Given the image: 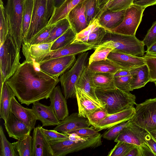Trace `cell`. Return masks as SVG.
Returning a JSON list of instances; mask_svg holds the SVG:
<instances>
[{"label": "cell", "mask_w": 156, "mask_h": 156, "mask_svg": "<svg viewBox=\"0 0 156 156\" xmlns=\"http://www.w3.org/2000/svg\"><path fill=\"white\" fill-rule=\"evenodd\" d=\"M6 82L21 104L29 106L49 98L59 81L42 71L38 64L25 60Z\"/></svg>", "instance_id": "6da1fadb"}, {"label": "cell", "mask_w": 156, "mask_h": 156, "mask_svg": "<svg viewBox=\"0 0 156 156\" xmlns=\"http://www.w3.org/2000/svg\"><path fill=\"white\" fill-rule=\"evenodd\" d=\"M106 31L99 46L112 48H114L113 51L133 56H142L144 55L145 52L144 45L143 41L138 39L135 36Z\"/></svg>", "instance_id": "7a4b0ae2"}, {"label": "cell", "mask_w": 156, "mask_h": 156, "mask_svg": "<svg viewBox=\"0 0 156 156\" xmlns=\"http://www.w3.org/2000/svg\"><path fill=\"white\" fill-rule=\"evenodd\" d=\"M97 96L109 114L116 113L136 105L135 95L118 88H96Z\"/></svg>", "instance_id": "3957f363"}, {"label": "cell", "mask_w": 156, "mask_h": 156, "mask_svg": "<svg viewBox=\"0 0 156 156\" xmlns=\"http://www.w3.org/2000/svg\"><path fill=\"white\" fill-rule=\"evenodd\" d=\"M20 51L8 34L0 45V82L3 84L14 74L20 65Z\"/></svg>", "instance_id": "277c9868"}, {"label": "cell", "mask_w": 156, "mask_h": 156, "mask_svg": "<svg viewBox=\"0 0 156 156\" xmlns=\"http://www.w3.org/2000/svg\"><path fill=\"white\" fill-rule=\"evenodd\" d=\"M24 0H7L5 7L9 25V34L19 51L23 43L22 20Z\"/></svg>", "instance_id": "5b68a950"}, {"label": "cell", "mask_w": 156, "mask_h": 156, "mask_svg": "<svg viewBox=\"0 0 156 156\" xmlns=\"http://www.w3.org/2000/svg\"><path fill=\"white\" fill-rule=\"evenodd\" d=\"M102 135L92 137H82L76 140L49 141L54 156H64L88 148H95L102 144Z\"/></svg>", "instance_id": "8992f818"}, {"label": "cell", "mask_w": 156, "mask_h": 156, "mask_svg": "<svg viewBox=\"0 0 156 156\" xmlns=\"http://www.w3.org/2000/svg\"><path fill=\"white\" fill-rule=\"evenodd\" d=\"M88 52L79 55L71 69L63 73L59 78L64 95L66 99L76 98V85L87 67Z\"/></svg>", "instance_id": "52a82bcc"}, {"label": "cell", "mask_w": 156, "mask_h": 156, "mask_svg": "<svg viewBox=\"0 0 156 156\" xmlns=\"http://www.w3.org/2000/svg\"><path fill=\"white\" fill-rule=\"evenodd\" d=\"M130 120L147 132L156 128V98L136 104L135 115Z\"/></svg>", "instance_id": "ba28073f"}, {"label": "cell", "mask_w": 156, "mask_h": 156, "mask_svg": "<svg viewBox=\"0 0 156 156\" xmlns=\"http://www.w3.org/2000/svg\"><path fill=\"white\" fill-rule=\"evenodd\" d=\"M145 8L133 4L126 9L122 23L116 27L107 30L122 34L135 36Z\"/></svg>", "instance_id": "9c48e42d"}, {"label": "cell", "mask_w": 156, "mask_h": 156, "mask_svg": "<svg viewBox=\"0 0 156 156\" xmlns=\"http://www.w3.org/2000/svg\"><path fill=\"white\" fill-rule=\"evenodd\" d=\"M46 0H34L31 22L23 43H29L34 36L47 26Z\"/></svg>", "instance_id": "30bf717a"}, {"label": "cell", "mask_w": 156, "mask_h": 156, "mask_svg": "<svg viewBox=\"0 0 156 156\" xmlns=\"http://www.w3.org/2000/svg\"><path fill=\"white\" fill-rule=\"evenodd\" d=\"M76 60L75 55H70L46 60L38 64L42 71L51 76L58 78L71 67Z\"/></svg>", "instance_id": "8fae6325"}, {"label": "cell", "mask_w": 156, "mask_h": 156, "mask_svg": "<svg viewBox=\"0 0 156 156\" xmlns=\"http://www.w3.org/2000/svg\"><path fill=\"white\" fill-rule=\"evenodd\" d=\"M93 49H95L94 46L85 43L81 41L73 42L59 49L51 51L33 61L39 64L42 61L52 58L70 55H76Z\"/></svg>", "instance_id": "7c38bea8"}, {"label": "cell", "mask_w": 156, "mask_h": 156, "mask_svg": "<svg viewBox=\"0 0 156 156\" xmlns=\"http://www.w3.org/2000/svg\"><path fill=\"white\" fill-rule=\"evenodd\" d=\"M147 132L130 120L129 124L123 129L114 141L124 142L139 146L146 143L144 137Z\"/></svg>", "instance_id": "4fadbf2b"}, {"label": "cell", "mask_w": 156, "mask_h": 156, "mask_svg": "<svg viewBox=\"0 0 156 156\" xmlns=\"http://www.w3.org/2000/svg\"><path fill=\"white\" fill-rule=\"evenodd\" d=\"M4 125L10 137L17 140L24 139L30 135V129L10 112Z\"/></svg>", "instance_id": "5bb4252c"}, {"label": "cell", "mask_w": 156, "mask_h": 156, "mask_svg": "<svg viewBox=\"0 0 156 156\" xmlns=\"http://www.w3.org/2000/svg\"><path fill=\"white\" fill-rule=\"evenodd\" d=\"M135 113V108L134 107L121 111L109 114L105 119L94 126V129L98 132L130 120Z\"/></svg>", "instance_id": "9a60e30c"}, {"label": "cell", "mask_w": 156, "mask_h": 156, "mask_svg": "<svg viewBox=\"0 0 156 156\" xmlns=\"http://www.w3.org/2000/svg\"><path fill=\"white\" fill-rule=\"evenodd\" d=\"M41 126L35 127L33 133V156H54L49 141L42 132Z\"/></svg>", "instance_id": "2e32d148"}, {"label": "cell", "mask_w": 156, "mask_h": 156, "mask_svg": "<svg viewBox=\"0 0 156 156\" xmlns=\"http://www.w3.org/2000/svg\"><path fill=\"white\" fill-rule=\"evenodd\" d=\"M90 125L87 118L80 116L78 112H74L61 121L53 129L65 134Z\"/></svg>", "instance_id": "e0dca14e"}, {"label": "cell", "mask_w": 156, "mask_h": 156, "mask_svg": "<svg viewBox=\"0 0 156 156\" xmlns=\"http://www.w3.org/2000/svg\"><path fill=\"white\" fill-rule=\"evenodd\" d=\"M32 109L42 127L57 126L60 123L51 105L47 106L38 101L33 104Z\"/></svg>", "instance_id": "ac0fdd59"}, {"label": "cell", "mask_w": 156, "mask_h": 156, "mask_svg": "<svg viewBox=\"0 0 156 156\" xmlns=\"http://www.w3.org/2000/svg\"><path fill=\"white\" fill-rule=\"evenodd\" d=\"M49 98L50 105L58 119L62 121L69 116L66 99L62 93L59 86L54 88Z\"/></svg>", "instance_id": "d6986e66"}, {"label": "cell", "mask_w": 156, "mask_h": 156, "mask_svg": "<svg viewBox=\"0 0 156 156\" xmlns=\"http://www.w3.org/2000/svg\"><path fill=\"white\" fill-rule=\"evenodd\" d=\"M10 111L32 130L35 128L37 117L32 108H25L16 100L15 96L11 100Z\"/></svg>", "instance_id": "ffe728a7"}, {"label": "cell", "mask_w": 156, "mask_h": 156, "mask_svg": "<svg viewBox=\"0 0 156 156\" xmlns=\"http://www.w3.org/2000/svg\"><path fill=\"white\" fill-rule=\"evenodd\" d=\"M67 18L71 27L77 34L88 25L85 14V1L73 8L68 14Z\"/></svg>", "instance_id": "44dd1931"}, {"label": "cell", "mask_w": 156, "mask_h": 156, "mask_svg": "<svg viewBox=\"0 0 156 156\" xmlns=\"http://www.w3.org/2000/svg\"><path fill=\"white\" fill-rule=\"evenodd\" d=\"M76 89L78 113L80 116L87 118L91 113L97 109L105 108L97 103L79 87L76 86Z\"/></svg>", "instance_id": "7402d4cb"}, {"label": "cell", "mask_w": 156, "mask_h": 156, "mask_svg": "<svg viewBox=\"0 0 156 156\" xmlns=\"http://www.w3.org/2000/svg\"><path fill=\"white\" fill-rule=\"evenodd\" d=\"M108 58L124 69H130L145 64L143 56H136L112 51Z\"/></svg>", "instance_id": "603a6c76"}, {"label": "cell", "mask_w": 156, "mask_h": 156, "mask_svg": "<svg viewBox=\"0 0 156 156\" xmlns=\"http://www.w3.org/2000/svg\"><path fill=\"white\" fill-rule=\"evenodd\" d=\"M126 10L112 12L105 10L97 18L99 25L106 30L116 27L122 22Z\"/></svg>", "instance_id": "cb8c5ba5"}, {"label": "cell", "mask_w": 156, "mask_h": 156, "mask_svg": "<svg viewBox=\"0 0 156 156\" xmlns=\"http://www.w3.org/2000/svg\"><path fill=\"white\" fill-rule=\"evenodd\" d=\"M76 86L84 91L98 104L104 107L97 96L92 72L88 69L87 67L83 71Z\"/></svg>", "instance_id": "d4e9b609"}, {"label": "cell", "mask_w": 156, "mask_h": 156, "mask_svg": "<svg viewBox=\"0 0 156 156\" xmlns=\"http://www.w3.org/2000/svg\"><path fill=\"white\" fill-rule=\"evenodd\" d=\"M53 42L30 45L23 43L22 51L26 60L33 61L51 51V48Z\"/></svg>", "instance_id": "484cf974"}, {"label": "cell", "mask_w": 156, "mask_h": 156, "mask_svg": "<svg viewBox=\"0 0 156 156\" xmlns=\"http://www.w3.org/2000/svg\"><path fill=\"white\" fill-rule=\"evenodd\" d=\"M132 79L130 82V91L144 87L150 81L148 67L145 64L129 69Z\"/></svg>", "instance_id": "4316f807"}, {"label": "cell", "mask_w": 156, "mask_h": 156, "mask_svg": "<svg viewBox=\"0 0 156 156\" xmlns=\"http://www.w3.org/2000/svg\"><path fill=\"white\" fill-rule=\"evenodd\" d=\"M86 0H66L59 7L55 8L53 13L49 20L47 26L53 25L66 17L73 8Z\"/></svg>", "instance_id": "83f0119b"}, {"label": "cell", "mask_w": 156, "mask_h": 156, "mask_svg": "<svg viewBox=\"0 0 156 156\" xmlns=\"http://www.w3.org/2000/svg\"><path fill=\"white\" fill-rule=\"evenodd\" d=\"M88 69L93 72L110 73L115 74L117 71L125 70L112 60L108 58L93 62L87 66Z\"/></svg>", "instance_id": "f1b7e54d"}, {"label": "cell", "mask_w": 156, "mask_h": 156, "mask_svg": "<svg viewBox=\"0 0 156 156\" xmlns=\"http://www.w3.org/2000/svg\"><path fill=\"white\" fill-rule=\"evenodd\" d=\"M0 93V118L3 119L5 122L10 112L11 99L15 96L6 81L4 83Z\"/></svg>", "instance_id": "f546056e"}, {"label": "cell", "mask_w": 156, "mask_h": 156, "mask_svg": "<svg viewBox=\"0 0 156 156\" xmlns=\"http://www.w3.org/2000/svg\"><path fill=\"white\" fill-rule=\"evenodd\" d=\"M92 72L93 81L96 88L105 90L117 88L114 83V74L110 73Z\"/></svg>", "instance_id": "4dcf8cb0"}, {"label": "cell", "mask_w": 156, "mask_h": 156, "mask_svg": "<svg viewBox=\"0 0 156 156\" xmlns=\"http://www.w3.org/2000/svg\"><path fill=\"white\" fill-rule=\"evenodd\" d=\"M71 27L70 23L67 18L58 21L55 24L49 36L43 43L53 42Z\"/></svg>", "instance_id": "1f68e13d"}, {"label": "cell", "mask_w": 156, "mask_h": 156, "mask_svg": "<svg viewBox=\"0 0 156 156\" xmlns=\"http://www.w3.org/2000/svg\"><path fill=\"white\" fill-rule=\"evenodd\" d=\"M34 0H24L22 20L23 40L26 37L30 26L32 14Z\"/></svg>", "instance_id": "d6a6232c"}, {"label": "cell", "mask_w": 156, "mask_h": 156, "mask_svg": "<svg viewBox=\"0 0 156 156\" xmlns=\"http://www.w3.org/2000/svg\"><path fill=\"white\" fill-rule=\"evenodd\" d=\"M12 144L17 151L19 156H33V138L30 135Z\"/></svg>", "instance_id": "836d02e7"}, {"label": "cell", "mask_w": 156, "mask_h": 156, "mask_svg": "<svg viewBox=\"0 0 156 156\" xmlns=\"http://www.w3.org/2000/svg\"><path fill=\"white\" fill-rule=\"evenodd\" d=\"M0 156H19L16 149L7 139L2 125L0 126Z\"/></svg>", "instance_id": "e575fe53"}, {"label": "cell", "mask_w": 156, "mask_h": 156, "mask_svg": "<svg viewBox=\"0 0 156 156\" xmlns=\"http://www.w3.org/2000/svg\"><path fill=\"white\" fill-rule=\"evenodd\" d=\"M76 35V34L71 27L53 42L51 51L55 50L70 44L75 40Z\"/></svg>", "instance_id": "d590c367"}, {"label": "cell", "mask_w": 156, "mask_h": 156, "mask_svg": "<svg viewBox=\"0 0 156 156\" xmlns=\"http://www.w3.org/2000/svg\"><path fill=\"white\" fill-rule=\"evenodd\" d=\"M104 28L99 26L87 37L83 38L80 41L85 43L94 46L95 48L99 46L106 33Z\"/></svg>", "instance_id": "8d00e7d4"}, {"label": "cell", "mask_w": 156, "mask_h": 156, "mask_svg": "<svg viewBox=\"0 0 156 156\" xmlns=\"http://www.w3.org/2000/svg\"><path fill=\"white\" fill-rule=\"evenodd\" d=\"M133 0H112L100 9L97 18L106 9L112 12L126 9L133 4Z\"/></svg>", "instance_id": "74e56055"}, {"label": "cell", "mask_w": 156, "mask_h": 156, "mask_svg": "<svg viewBox=\"0 0 156 156\" xmlns=\"http://www.w3.org/2000/svg\"><path fill=\"white\" fill-rule=\"evenodd\" d=\"M9 34L8 23L5 7L2 0H0V43L2 44Z\"/></svg>", "instance_id": "f35d334b"}, {"label": "cell", "mask_w": 156, "mask_h": 156, "mask_svg": "<svg viewBox=\"0 0 156 156\" xmlns=\"http://www.w3.org/2000/svg\"><path fill=\"white\" fill-rule=\"evenodd\" d=\"M97 2L98 0H86L85 1V14L88 25L97 18L99 12Z\"/></svg>", "instance_id": "ab89813d"}, {"label": "cell", "mask_w": 156, "mask_h": 156, "mask_svg": "<svg viewBox=\"0 0 156 156\" xmlns=\"http://www.w3.org/2000/svg\"><path fill=\"white\" fill-rule=\"evenodd\" d=\"M135 144L126 142L119 141L108 153V156H126Z\"/></svg>", "instance_id": "60d3db41"}, {"label": "cell", "mask_w": 156, "mask_h": 156, "mask_svg": "<svg viewBox=\"0 0 156 156\" xmlns=\"http://www.w3.org/2000/svg\"><path fill=\"white\" fill-rule=\"evenodd\" d=\"M114 49L112 48L99 46L95 49L94 52L90 56L88 64L92 62L106 59L110 53Z\"/></svg>", "instance_id": "b9f144b4"}, {"label": "cell", "mask_w": 156, "mask_h": 156, "mask_svg": "<svg viewBox=\"0 0 156 156\" xmlns=\"http://www.w3.org/2000/svg\"><path fill=\"white\" fill-rule=\"evenodd\" d=\"M130 122L129 120L115 125L108 129L102 135L103 138L108 140H114L119 135L123 129L128 125Z\"/></svg>", "instance_id": "7bdbcfd3"}, {"label": "cell", "mask_w": 156, "mask_h": 156, "mask_svg": "<svg viewBox=\"0 0 156 156\" xmlns=\"http://www.w3.org/2000/svg\"><path fill=\"white\" fill-rule=\"evenodd\" d=\"M109 114L105 108H99L91 113L87 118L90 125L94 126Z\"/></svg>", "instance_id": "ee69618b"}, {"label": "cell", "mask_w": 156, "mask_h": 156, "mask_svg": "<svg viewBox=\"0 0 156 156\" xmlns=\"http://www.w3.org/2000/svg\"><path fill=\"white\" fill-rule=\"evenodd\" d=\"M132 77L131 75L114 77V81L115 87L123 91L130 93V84Z\"/></svg>", "instance_id": "f6af8a7d"}, {"label": "cell", "mask_w": 156, "mask_h": 156, "mask_svg": "<svg viewBox=\"0 0 156 156\" xmlns=\"http://www.w3.org/2000/svg\"><path fill=\"white\" fill-rule=\"evenodd\" d=\"M145 60L149 72L150 81L154 82L156 81V56L146 54L142 56Z\"/></svg>", "instance_id": "bcb514c9"}, {"label": "cell", "mask_w": 156, "mask_h": 156, "mask_svg": "<svg viewBox=\"0 0 156 156\" xmlns=\"http://www.w3.org/2000/svg\"><path fill=\"white\" fill-rule=\"evenodd\" d=\"M54 25L55 24L50 26H46L43 28L34 36L29 43L27 44L33 45L43 43L49 36Z\"/></svg>", "instance_id": "7dc6e473"}, {"label": "cell", "mask_w": 156, "mask_h": 156, "mask_svg": "<svg viewBox=\"0 0 156 156\" xmlns=\"http://www.w3.org/2000/svg\"><path fill=\"white\" fill-rule=\"evenodd\" d=\"M41 129L42 132L49 141L63 140L69 139L67 135L59 132L54 129H45L43 128L42 126H41Z\"/></svg>", "instance_id": "c3c4849f"}, {"label": "cell", "mask_w": 156, "mask_h": 156, "mask_svg": "<svg viewBox=\"0 0 156 156\" xmlns=\"http://www.w3.org/2000/svg\"><path fill=\"white\" fill-rule=\"evenodd\" d=\"M99 26H100L98 22V19L96 18L86 28L76 34L75 39L73 42L80 41L82 39L87 37Z\"/></svg>", "instance_id": "681fc988"}, {"label": "cell", "mask_w": 156, "mask_h": 156, "mask_svg": "<svg viewBox=\"0 0 156 156\" xmlns=\"http://www.w3.org/2000/svg\"><path fill=\"white\" fill-rule=\"evenodd\" d=\"M70 133H74L82 137H92L100 134L98 131L90 127L80 128L65 134Z\"/></svg>", "instance_id": "f907efd6"}, {"label": "cell", "mask_w": 156, "mask_h": 156, "mask_svg": "<svg viewBox=\"0 0 156 156\" xmlns=\"http://www.w3.org/2000/svg\"><path fill=\"white\" fill-rule=\"evenodd\" d=\"M156 41V21L148 30L143 42L144 45L148 47Z\"/></svg>", "instance_id": "816d5d0a"}, {"label": "cell", "mask_w": 156, "mask_h": 156, "mask_svg": "<svg viewBox=\"0 0 156 156\" xmlns=\"http://www.w3.org/2000/svg\"><path fill=\"white\" fill-rule=\"evenodd\" d=\"M144 139L146 143L156 156V141L147 132L145 134Z\"/></svg>", "instance_id": "f5cc1de1"}, {"label": "cell", "mask_w": 156, "mask_h": 156, "mask_svg": "<svg viewBox=\"0 0 156 156\" xmlns=\"http://www.w3.org/2000/svg\"><path fill=\"white\" fill-rule=\"evenodd\" d=\"M139 147L140 150V156H155L150 147L146 143L139 146Z\"/></svg>", "instance_id": "db71d44e"}, {"label": "cell", "mask_w": 156, "mask_h": 156, "mask_svg": "<svg viewBox=\"0 0 156 156\" xmlns=\"http://www.w3.org/2000/svg\"><path fill=\"white\" fill-rule=\"evenodd\" d=\"M55 0H46V17L48 22L52 16L55 7Z\"/></svg>", "instance_id": "11a10c76"}, {"label": "cell", "mask_w": 156, "mask_h": 156, "mask_svg": "<svg viewBox=\"0 0 156 156\" xmlns=\"http://www.w3.org/2000/svg\"><path fill=\"white\" fill-rule=\"evenodd\" d=\"M133 4L146 8L156 4V0H133Z\"/></svg>", "instance_id": "9f6ffc18"}, {"label": "cell", "mask_w": 156, "mask_h": 156, "mask_svg": "<svg viewBox=\"0 0 156 156\" xmlns=\"http://www.w3.org/2000/svg\"><path fill=\"white\" fill-rule=\"evenodd\" d=\"M146 54L156 56V41L147 47Z\"/></svg>", "instance_id": "6f0895ef"}, {"label": "cell", "mask_w": 156, "mask_h": 156, "mask_svg": "<svg viewBox=\"0 0 156 156\" xmlns=\"http://www.w3.org/2000/svg\"><path fill=\"white\" fill-rule=\"evenodd\" d=\"M126 156H140L139 146L136 145L130 150Z\"/></svg>", "instance_id": "680465c9"}, {"label": "cell", "mask_w": 156, "mask_h": 156, "mask_svg": "<svg viewBox=\"0 0 156 156\" xmlns=\"http://www.w3.org/2000/svg\"><path fill=\"white\" fill-rule=\"evenodd\" d=\"M129 75H131L129 69L122 70L117 71L114 74V77L125 76Z\"/></svg>", "instance_id": "91938a15"}, {"label": "cell", "mask_w": 156, "mask_h": 156, "mask_svg": "<svg viewBox=\"0 0 156 156\" xmlns=\"http://www.w3.org/2000/svg\"><path fill=\"white\" fill-rule=\"evenodd\" d=\"M108 1L109 0H98L97 5L100 10L102 7L108 3Z\"/></svg>", "instance_id": "94428289"}, {"label": "cell", "mask_w": 156, "mask_h": 156, "mask_svg": "<svg viewBox=\"0 0 156 156\" xmlns=\"http://www.w3.org/2000/svg\"><path fill=\"white\" fill-rule=\"evenodd\" d=\"M66 0H55L54 5L55 8H57L60 6Z\"/></svg>", "instance_id": "6125c7cd"}, {"label": "cell", "mask_w": 156, "mask_h": 156, "mask_svg": "<svg viewBox=\"0 0 156 156\" xmlns=\"http://www.w3.org/2000/svg\"><path fill=\"white\" fill-rule=\"evenodd\" d=\"M147 132L156 141V128L151 130Z\"/></svg>", "instance_id": "be15d7a7"}, {"label": "cell", "mask_w": 156, "mask_h": 156, "mask_svg": "<svg viewBox=\"0 0 156 156\" xmlns=\"http://www.w3.org/2000/svg\"><path fill=\"white\" fill-rule=\"evenodd\" d=\"M154 84H155V86H156V82H154Z\"/></svg>", "instance_id": "e7e4bbea"}, {"label": "cell", "mask_w": 156, "mask_h": 156, "mask_svg": "<svg viewBox=\"0 0 156 156\" xmlns=\"http://www.w3.org/2000/svg\"><path fill=\"white\" fill-rule=\"evenodd\" d=\"M112 0H109L108 2H108H110V1H112Z\"/></svg>", "instance_id": "03108f58"}]
</instances>
